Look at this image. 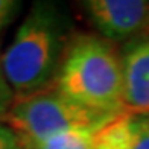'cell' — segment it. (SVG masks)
I'll list each match as a JSON object with an SVG mask.
<instances>
[{"label": "cell", "instance_id": "1", "mask_svg": "<svg viewBox=\"0 0 149 149\" xmlns=\"http://www.w3.org/2000/svg\"><path fill=\"white\" fill-rule=\"evenodd\" d=\"M70 38L65 18L55 5H32L2 53L3 70L15 97L50 88Z\"/></svg>", "mask_w": 149, "mask_h": 149}, {"label": "cell", "instance_id": "2", "mask_svg": "<svg viewBox=\"0 0 149 149\" xmlns=\"http://www.w3.org/2000/svg\"><path fill=\"white\" fill-rule=\"evenodd\" d=\"M50 88L93 110L110 114L123 113L120 50L113 41L100 35H73Z\"/></svg>", "mask_w": 149, "mask_h": 149}, {"label": "cell", "instance_id": "3", "mask_svg": "<svg viewBox=\"0 0 149 149\" xmlns=\"http://www.w3.org/2000/svg\"><path fill=\"white\" fill-rule=\"evenodd\" d=\"M116 116L119 114L79 105L56 90L47 88L24 97H15L0 122L8 125L20 141H35L69 131L94 132Z\"/></svg>", "mask_w": 149, "mask_h": 149}, {"label": "cell", "instance_id": "4", "mask_svg": "<svg viewBox=\"0 0 149 149\" xmlns=\"http://www.w3.org/2000/svg\"><path fill=\"white\" fill-rule=\"evenodd\" d=\"M81 6L97 35L113 43L149 35V0H87Z\"/></svg>", "mask_w": 149, "mask_h": 149}, {"label": "cell", "instance_id": "5", "mask_svg": "<svg viewBox=\"0 0 149 149\" xmlns=\"http://www.w3.org/2000/svg\"><path fill=\"white\" fill-rule=\"evenodd\" d=\"M120 55L125 111L146 114L149 113V35L126 41Z\"/></svg>", "mask_w": 149, "mask_h": 149}, {"label": "cell", "instance_id": "6", "mask_svg": "<svg viewBox=\"0 0 149 149\" xmlns=\"http://www.w3.org/2000/svg\"><path fill=\"white\" fill-rule=\"evenodd\" d=\"M134 134V114L123 111L91 134L93 149H131Z\"/></svg>", "mask_w": 149, "mask_h": 149}, {"label": "cell", "instance_id": "7", "mask_svg": "<svg viewBox=\"0 0 149 149\" xmlns=\"http://www.w3.org/2000/svg\"><path fill=\"white\" fill-rule=\"evenodd\" d=\"M91 134L87 131H69L35 141H20L23 149H93Z\"/></svg>", "mask_w": 149, "mask_h": 149}, {"label": "cell", "instance_id": "8", "mask_svg": "<svg viewBox=\"0 0 149 149\" xmlns=\"http://www.w3.org/2000/svg\"><path fill=\"white\" fill-rule=\"evenodd\" d=\"M135 134L131 149H149V113L134 114Z\"/></svg>", "mask_w": 149, "mask_h": 149}, {"label": "cell", "instance_id": "9", "mask_svg": "<svg viewBox=\"0 0 149 149\" xmlns=\"http://www.w3.org/2000/svg\"><path fill=\"white\" fill-rule=\"evenodd\" d=\"M14 100H15V93L9 85L8 79H6L3 64H2V53H0V119L9 111Z\"/></svg>", "mask_w": 149, "mask_h": 149}, {"label": "cell", "instance_id": "10", "mask_svg": "<svg viewBox=\"0 0 149 149\" xmlns=\"http://www.w3.org/2000/svg\"><path fill=\"white\" fill-rule=\"evenodd\" d=\"M20 9V2L17 0H0V32L8 26Z\"/></svg>", "mask_w": 149, "mask_h": 149}, {"label": "cell", "instance_id": "11", "mask_svg": "<svg viewBox=\"0 0 149 149\" xmlns=\"http://www.w3.org/2000/svg\"><path fill=\"white\" fill-rule=\"evenodd\" d=\"M0 149H23L17 134L0 122Z\"/></svg>", "mask_w": 149, "mask_h": 149}]
</instances>
